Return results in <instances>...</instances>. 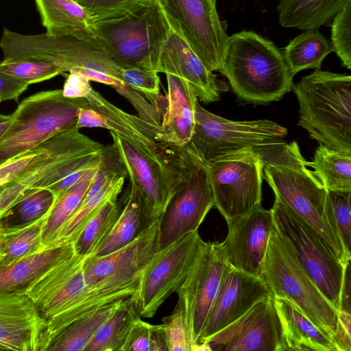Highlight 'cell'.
<instances>
[{"label": "cell", "instance_id": "obj_1", "mask_svg": "<svg viewBox=\"0 0 351 351\" xmlns=\"http://www.w3.org/2000/svg\"><path fill=\"white\" fill-rule=\"evenodd\" d=\"M0 47L3 59L28 58L50 62L62 73L78 71L89 81L110 86L131 104L137 115L154 125L160 124L155 107L123 82L122 68L113 61L90 27L69 34L35 35L4 28Z\"/></svg>", "mask_w": 351, "mask_h": 351}, {"label": "cell", "instance_id": "obj_2", "mask_svg": "<svg viewBox=\"0 0 351 351\" xmlns=\"http://www.w3.org/2000/svg\"><path fill=\"white\" fill-rule=\"evenodd\" d=\"M219 71L239 98L256 104L278 101L293 86L282 53L273 42L252 31L228 36Z\"/></svg>", "mask_w": 351, "mask_h": 351}, {"label": "cell", "instance_id": "obj_3", "mask_svg": "<svg viewBox=\"0 0 351 351\" xmlns=\"http://www.w3.org/2000/svg\"><path fill=\"white\" fill-rule=\"evenodd\" d=\"M308 164L299 149L280 162L263 163V175L275 199L313 229L345 265L350 261L351 254L337 232L328 190L306 167Z\"/></svg>", "mask_w": 351, "mask_h": 351}, {"label": "cell", "instance_id": "obj_4", "mask_svg": "<svg viewBox=\"0 0 351 351\" xmlns=\"http://www.w3.org/2000/svg\"><path fill=\"white\" fill-rule=\"evenodd\" d=\"M298 125L328 147L351 150V76L315 69L293 86Z\"/></svg>", "mask_w": 351, "mask_h": 351}, {"label": "cell", "instance_id": "obj_5", "mask_svg": "<svg viewBox=\"0 0 351 351\" xmlns=\"http://www.w3.org/2000/svg\"><path fill=\"white\" fill-rule=\"evenodd\" d=\"M90 27L118 66L158 73L171 29L158 2L149 0L124 14L95 20Z\"/></svg>", "mask_w": 351, "mask_h": 351}, {"label": "cell", "instance_id": "obj_6", "mask_svg": "<svg viewBox=\"0 0 351 351\" xmlns=\"http://www.w3.org/2000/svg\"><path fill=\"white\" fill-rule=\"evenodd\" d=\"M287 134V129L274 121L228 120L196 104L191 141L206 162L246 149L259 154L263 163L280 162L298 147L284 140Z\"/></svg>", "mask_w": 351, "mask_h": 351}, {"label": "cell", "instance_id": "obj_7", "mask_svg": "<svg viewBox=\"0 0 351 351\" xmlns=\"http://www.w3.org/2000/svg\"><path fill=\"white\" fill-rule=\"evenodd\" d=\"M83 108H90L85 97H66L61 89L25 98L0 137V165L60 132L75 128Z\"/></svg>", "mask_w": 351, "mask_h": 351}, {"label": "cell", "instance_id": "obj_8", "mask_svg": "<svg viewBox=\"0 0 351 351\" xmlns=\"http://www.w3.org/2000/svg\"><path fill=\"white\" fill-rule=\"evenodd\" d=\"M174 191L160 217V247L197 230L214 206L208 165L191 141L180 147L173 165Z\"/></svg>", "mask_w": 351, "mask_h": 351}, {"label": "cell", "instance_id": "obj_9", "mask_svg": "<svg viewBox=\"0 0 351 351\" xmlns=\"http://www.w3.org/2000/svg\"><path fill=\"white\" fill-rule=\"evenodd\" d=\"M259 277L274 297L291 301L335 341L338 312L304 270L275 226Z\"/></svg>", "mask_w": 351, "mask_h": 351}, {"label": "cell", "instance_id": "obj_10", "mask_svg": "<svg viewBox=\"0 0 351 351\" xmlns=\"http://www.w3.org/2000/svg\"><path fill=\"white\" fill-rule=\"evenodd\" d=\"M274 226L304 270L338 312L343 267L322 238L275 199Z\"/></svg>", "mask_w": 351, "mask_h": 351}, {"label": "cell", "instance_id": "obj_11", "mask_svg": "<svg viewBox=\"0 0 351 351\" xmlns=\"http://www.w3.org/2000/svg\"><path fill=\"white\" fill-rule=\"evenodd\" d=\"M207 165L214 206L226 222L261 205L263 161L259 154L241 150Z\"/></svg>", "mask_w": 351, "mask_h": 351}, {"label": "cell", "instance_id": "obj_12", "mask_svg": "<svg viewBox=\"0 0 351 351\" xmlns=\"http://www.w3.org/2000/svg\"><path fill=\"white\" fill-rule=\"evenodd\" d=\"M202 242L197 230L193 231L154 255L131 296L141 317H154L165 300L181 287Z\"/></svg>", "mask_w": 351, "mask_h": 351}, {"label": "cell", "instance_id": "obj_13", "mask_svg": "<svg viewBox=\"0 0 351 351\" xmlns=\"http://www.w3.org/2000/svg\"><path fill=\"white\" fill-rule=\"evenodd\" d=\"M172 28L210 71L223 63L228 36L212 0H162Z\"/></svg>", "mask_w": 351, "mask_h": 351}, {"label": "cell", "instance_id": "obj_14", "mask_svg": "<svg viewBox=\"0 0 351 351\" xmlns=\"http://www.w3.org/2000/svg\"><path fill=\"white\" fill-rule=\"evenodd\" d=\"M90 108H80L76 128L107 129L157 162L170 164L178 147L161 140L160 125L127 113L107 101L91 86L84 97Z\"/></svg>", "mask_w": 351, "mask_h": 351}, {"label": "cell", "instance_id": "obj_15", "mask_svg": "<svg viewBox=\"0 0 351 351\" xmlns=\"http://www.w3.org/2000/svg\"><path fill=\"white\" fill-rule=\"evenodd\" d=\"M227 267L219 243L203 241L193 263L177 290L190 343H197Z\"/></svg>", "mask_w": 351, "mask_h": 351}, {"label": "cell", "instance_id": "obj_16", "mask_svg": "<svg viewBox=\"0 0 351 351\" xmlns=\"http://www.w3.org/2000/svg\"><path fill=\"white\" fill-rule=\"evenodd\" d=\"M160 219L123 247L102 256H87L84 269L95 287L111 289L137 282L160 250Z\"/></svg>", "mask_w": 351, "mask_h": 351}, {"label": "cell", "instance_id": "obj_17", "mask_svg": "<svg viewBox=\"0 0 351 351\" xmlns=\"http://www.w3.org/2000/svg\"><path fill=\"white\" fill-rule=\"evenodd\" d=\"M205 343L211 351H285L281 324L273 295L258 301Z\"/></svg>", "mask_w": 351, "mask_h": 351}, {"label": "cell", "instance_id": "obj_18", "mask_svg": "<svg viewBox=\"0 0 351 351\" xmlns=\"http://www.w3.org/2000/svg\"><path fill=\"white\" fill-rule=\"evenodd\" d=\"M227 224V237L220 243L226 265L259 277L274 227L271 210L259 205Z\"/></svg>", "mask_w": 351, "mask_h": 351}, {"label": "cell", "instance_id": "obj_19", "mask_svg": "<svg viewBox=\"0 0 351 351\" xmlns=\"http://www.w3.org/2000/svg\"><path fill=\"white\" fill-rule=\"evenodd\" d=\"M85 258L75 254L53 267L25 291L47 322L74 307L95 287L84 271Z\"/></svg>", "mask_w": 351, "mask_h": 351}, {"label": "cell", "instance_id": "obj_20", "mask_svg": "<svg viewBox=\"0 0 351 351\" xmlns=\"http://www.w3.org/2000/svg\"><path fill=\"white\" fill-rule=\"evenodd\" d=\"M104 148L77 128L60 132L0 165V186L75 157L101 152Z\"/></svg>", "mask_w": 351, "mask_h": 351}, {"label": "cell", "instance_id": "obj_21", "mask_svg": "<svg viewBox=\"0 0 351 351\" xmlns=\"http://www.w3.org/2000/svg\"><path fill=\"white\" fill-rule=\"evenodd\" d=\"M272 293L258 276L227 265L198 342H205Z\"/></svg>", "mask_w": 351, "mask_h": 351}, {"label": "cell", "instance_id": "obj_22", "mask_svg": "<svg viewBox=\"0 0 351 351\" xmlns=\"http://www.w3.org/2000/svg\"><path fill=\"white\" fill-rule=\"evenodd\" d=\"M47 320L25 293L0 294V344L7 350L46 351Z\"/></svg>", "mask_w": 351, "mask_h": 351}, {"label": "cell", "instance_id": "obj_23", "mask_svg": "<svg viewBox=\"0 0 351 351\" xmlns=\"http://www.w3.org/2000/svg\"><path fill=\"white\" fill-rule=\"evenodd\" d=\"M113 143L127 173L154 217L158 219L173 191V164L156 161L125 140L110 133ZM178 152V151H177ZM177 153V152H176Z\"/></svg>", "mask_w": 351, "mask_h": 351}, {"label": "cell", "instance_id": "obj_24", "mask_svg": "<svg viewBox=\"0 0 351 351\" xmlns=\"http://www.w3.org/2000/svg\"><path fill=\"white\" fill-rule=\"evenodd\" d=\"M157 72L181 77L193 88L197 99L206 104L220 100V93L228 90L226 84L206 67L171 25L160 54Z\"/></svg>", "mask_w": 351, "mask_h": 351}, {"label": "cell", "instance_id": "obj_25", "mask_svg": "<svg viewBox=\"0 0 351 351\" xmlns=\"http://www.w3.org/2000/svg\"><path fill=\"white\" fill-rule=\"evenodd\" d=\"M165 75L167 94L160 95L156 107L160 116L161 140L182 147L191 141L198 99L185 80L172 73Z\"/></svg>", "mask_w": 351, "mask_h": 351}, {"label": "cell", "instance_id": "obj_26", "mask_svg": "<svg viewBox=\"0 0 351 351\" xmlns=\"http://www.w3.org/2000/svg\"><path fill=\"white\" fill-rule=\"evenodd\" d=\"M118 199L121 205L119 217L92 256H102L123 247L158 220L131 180Z\"/></svg>", "mask_w": 351, "mask_h": 351}, {"label": "cell", "instance_id": "obj_27", "mask_svg": "<svg viewBox=\"0 0 351 351\" xmlns=\"http://www.w3.org/2000/svg\"><path fill=\"white\" fill-rule=\"evenodd\" d=\"M273 298L281 324L285 351H338L334 339L291 301Z\"/></svg>", "mask_w": 351, "mask_h": 351}, {"label": "cell", "instance_id": "obj_28", "mask_svg": "<svg viewBox=\"0 0 351 351\" xmlns=\"http://www.w3.org/2000/svg\"><path fill=\"white\" fill-rule=\"evenodd\" d=\"M75 254L73 243L52 246L26 256L0 271V294L25 293L53 267Z\"/></svg>", "mask_w": 351, "mask_h": 351}, {"label": "cell", "instance_id": "obj_29", "mask_svg": "<svg viewBox=\"0 0 351 351\" xmlns=\"http://www.w3.org/2000/svg\"><path fill=\"white\" fill-rule=\"evenodd\" d=\"M350 0H280L278 22L284 27L303 31L318 29L331 23L336 14Z\"/></svg>", "mask_w": 351, "mask_h": 351}, {"label": "cell", "instance_id": "obj_30", "mask_svg": "<svg viewBox=\"0 0 351 351\" xmlns=\"http://www.w3.org/2000/svg\"><path fill=\"white\" fill-rule=\"evenodd\" d=\"M124 300L98 308L71 322L49 339L46 351H84L100 326Z\"/></svg>", "mask_w": 351, "mask_h": 351}, {"label": "cell", "instance_id": "obj_31", "mask_svg": "<svg viewBox=\"0 0 351 351\" xmlns=\"http://www.w3.org/2000/svg\"><path fill=\"white\" fill-rule=\"evenodd\" d=\"M42 25L49 34H63L89 27L93 21L74 0H35Z\"/></svg>", "mask_w": 351, "mask_h": 351}, {"label": "cell", "instance_id": "obj_32", "mask_svg": "<svg viewBox=\"0 0 351 351\" xmlns=\"http://www.w3.org/2000/svg\"><path fill=\"white\" fill-rule=\"evenodd\" d=\"M308 166L327 190L351 191V150L319 144Z\"/></svg>", "mask_w": 351, "mask_h": 351}, {"label": "cell", "instance_id": "obj_33", "mask_svg": "<svg viewBox=\"0 0 351 351\" xmlns=\"http://www.w3.org/2000/svg\"><path fill=\"white\" fill-rule=\"evenodd\" d=\"M332 51L330 43L318 29H309L290 40L282 55L293 77L302 70L320 69L323 60Z\"/></svg>", "mask_w": 351, "mask_h": 351}, {"label": "cell", "instance_id": "obj_34", "mask_svg": "<svg viewBox=\"0 0 351 351\" xmlns=\"http://www.w3.org/2000/svg\"><path fill=\"white\" fill-rule=\"evenodd\" d=\"M140 318L132 297L126 298L100 326L84 351H122L133 325Z\"/></svg>", "mask_w": 351, "mask_h": 351}, {"label": "cell", "instance_id": "obj_35", "mask_svg": "<svg viewBox=\"0 0 351 351\" xmlns=\"http://www.w3.org/2000/svg\"><path fill=\"white\" fill-rule=\"evenodd\" d=\"M125 176H120L103 187L97 193L84 199L73 215L58 232L51 247L74 243L87 222L110 198L122 192Z\"/></svg>", "mask_w": 351, "mask_h": 351}, {"label": "cell", "instance_id": "obj_36", "mask_svg": "<svg viewBox=\"0 0 351 351\" xmlns=\"http://www.w3.org/2000/svg\"><path fill=\"white\" fill-rule=\"evenodd\" d=\"M99 167L90 170L54 203L43 227L42 239L46 247H51L59 230L82 203Z\"/></svg>", "mask_w": 351, "mask_h": 351}, {"label": "cell", "instance_id": "obj_37", "mask_svg": "<svg viewBox=\"0 0 351 351\" xmlns=\"http://www.w3.org/2000/svg\"><path fill=\"white\" fill-rule=\"evenodd\" d=\"M121 212L118 197L108 199L87 222L74 244L75 254L90 256L109 234Z\"/></svg>", "mask_w": 351, "mask_h": 351}, {"label": "cell", "instance_id": "obj_38", "mask_svg": "<svg viewBox=\"0 0 351 351\" xmlns=\"http://www.w3.org/2000/svg\"><path fill=\"white\" fill-rule=\"evenodd\" d=\"M47 217L21 228H0L3 234L0 249V263L3 268L26 256L47 248L42 239L43 227Z\"/></svg>", "mask_w": 351, "mask_h": 351}, {"label": "cell", "instance_id": "obj_39", "mask_svg": "<svg viewBox=\"0 0 351 351\" xmlns=\"http://www.w3.org/2000/svg\"><path fill=\"white\" fill-rule=\"evenodd\" d=\"M53 204V196L48 189L35 190L3 213L0 228H21L47 217Z\"/></svg>", "mask_w": 351, "mask_h": 351}, {"label": "cell", "instance_id": "obj_40", "mask_svg": "<svg viewBox=\"0 0 351 351\" xmlns=\"http://www.w3.org/2000/svg\"><path fill=\"white\" fill-rule=\"evenodd\" d=\"M0 73L25 82L29 85L62 74L60 69L52 63L28 58L3 59L0 62Z\"/></svg>", "mask_w": 351, "mask_h": 351}, {"label": "cell", "instance_id": "obj_41", "mask_svg": "<svg viewBox=\"0 0 351 351\" xmlns=\"http://www.w3.org/2000/svg\"><path fill=\"white\" fill-rule=\"evenodd\" d=\"M122 351H169L162 324L138 319L133 325Z\"/></svg>", "mask_w": 351, "mask_h": 351}, {"label": "cell", "instance_id": "obj_42", "mask_svg": "<svg viewBox=\"0 0 351 351\" xmlns=\"http://www.w3.org/2000/svg\"><path fill=\"white\" fill-rule=\"evenodd\" d=\"M331 47L342 65L351 69V0L336 14L331 22Z\"/></svg>", "mask_w": 351, "mask_h": 351}, {"label": "cell", "instance_id": "obj_43", "mask_svg": "<svg viewBox=\"0 0 351 351\" xmlns=\"http://www.w3.org/2000/svg\"><path fill=\"white\" fill-rule=\"evenodd\" d=\"M328 197L339 236L351 254V191L328 190Z\"/></svg>", "mask_w": 351, "mask_h": 351}, {"label": "cell", "instance_id": "obj_44", "mask_svg": "<svg viewBox=\"0 0 351 351\" xmlns=\"http://www.w3.org/2000/svg\"><path fill=\"white\" fill-rule=\"evenodd\" d=\"M121 77L126 85L143 95L156 108L160 95L158 73L136 68H122Z\"/></svg>", "mask_w": 351, "mask_h": 351}, {"label": "cell", "instance_id": "obj_45", "mask_svg": "<svg viewBox=\"0 0 351 351\" xmlns=\"http://www.w3.org/2000/svg\"><path fill=\"white\" fill-rule=\"evenodd\" d=\"M90 16L93 21L124 14L149 0H74Z\"/></svg>", "mask_w": 351, "mask_h": 351}, {"label": "cell", "instance_id": "obj_46", "mask_svg": "<svg viewBox=\"0 0 351 351\" xmlns=\"http://www.w3.org/2000/svg\"><path fill=\"white\" fill-rule=\"evenodd\" d=\"M169 351H190V343L184 317L176 304L173 313L162 320Z\"/></svg>", "mask_w": 351, "mask_h": 351}, {"label": "cell", "instance_id": "obj_47", "mask_svg": "<svg viewBox=\"0 0 351 351\" xmlns=\"http://www.w3.org/2000/svg\"><path fill=\"white\" fill-rule=\"evenodd\" d=\"M101 161V158L94 163L82 166L69 173L60 180L46 189L52 193L54 198V203L64 191L79 182L90 170L98 167Z\"/></svg>", "mask_w": 351, "mask_h": 351}, {"label": "cell", "instance_id": "obj_48", "mask_svg": "<svg viewBox=\"0 0 351 351\" xmlns=\"http://www.w3.org/2000/svg\"><path fill=\"white\" fill-rule=\"evenodd\" d=\"M69 73L62 89L63 95L68 98L84 97L91 87L89 80L78 71Z\"/></svg>", "mask_w": 351, "mask_h": 351}, {"label": "cell", "instance_id": "obj_49", "mask_svg": "<svg viewBox=\"0 0 351 351\" xmlns=\"http://www.w3.org/2000/svg\"><path fill=\"white\" fill-rule=\"evenodd\" d=\"M29 86L25 82L0 73V102L8 100L18 101L19 96Z\"/></svg>", "mask_w": 351, "mask_h": 351}, {"label": "cell", "instance_id": "obj_50", "mask_svg": "<svg viewBox=\"0 0 351 351\" xmlns=\"http://www.w3.org/2000/svg\"><path fill=\"white\" fill-rule=\"evenodd\" d=\"M351 314L343 311L337 313V329L335 342L338 351L351 350Z\"/></svg>", "mask_w": 351, "mask_h": 351}, {"label": "cell", "instance_id": "obj_51", "mask_svg": "<svg viewBox=\"0 0 351 351\" xmlns=\"http://www.w3.org/2000/svg\"><path fill=\"white\" fill-rule=\"evenodd\" d=\"M339 311L351 314L350 261L343 267Z\"/></svg>", "mask_w": 351, "mask_h": 351}, {"label": "cell", "instance_id": "obj_52", "mask_svg": "<svg viewBox=\"0 0 351 351\" xmlns=\"http://www.w3.org/2000/svg\"><path fill=\"white\" fill-rule=\"evenodd\" d=\"M15 204L14 199L8 193L3 190L0 193V217Z\"/></svg>", "mask_w": 351, "mask_h": 351}, {"label": "cell", "instance_id": "obj_53", "mask_svg": "<svg viewBox=\"0 0 351 351\" xmlns=\"http://www.w3.org/2000/svg\"><path fill=\"white\" fill-rule=\"evenodd\" d=\"M10 119H11V118L9 120H7V121L0 123V137L1 136V135L3 134V132L5 131V130L8 128V125H10Z\"/></svg>", "mask_w": 351, "mask_h": 351}, {"label": "cell", "instance_id": "obj_54", "mask_svg": "<svg viewBox=\"0 0 351 351\" xmlns=\"http://www.w3.org/2000/svg\"><path fill=\"white\" fill-rule=\"evenodd\" d=\"M3 234L2 232V231L0 230V249H1V243H2V241H3ZM3 267L1 266V263H0V271L1 269H3Z\"/></svg>", "mask_w": 351, "mask_h": 351}, {"label": "cell", "instance_id": "obj_55", "mask_svg": "<svg viewBox=\"0 0 351 351\" xmlns=\"http://www.w3.org/2000/svg\"><path fill=\"white\" fill-rule=\"evenodd\" d=\"M6 185L7 184L0 186V193L2 192V191L4 189V188L5 187Z\"/></svg>", "mask_w": 351, "mask_h": 351}, {"label": "cell", "instance_id": "obj_56", "mask_svg": "<svg viewBox=\"0 0 351 351\" xmlns=\"http://www.w3.org/2000/svg\"><path fill=\"white\" fill-rule=\"evenodd\" d=\"M7 350V348L0 344V350Z\"/></svg>", "mask_w": 351, "mask_h": 351}, {"label": "cell", "instance_id": "obj_57", "mask_svg": "<svg viewBox=\"0 0 351 351\" xmlns=\"http://www.w3.org/2000/svg\"><path fill=\"white\" fill-rule=\"evenodd\" d=\"M155 1L159 3V2H160L162 0H155Z\"/></svg>", "mask_w": 351, "mask_h": 351}, {"label": "cell", "instance_id": "obj_58", "mask_svg": "<svg viewBox=\"0 0 351 351\" xmlns=\"http://www.w3.org/2000/svg\"><path fill=\"white\" fill-rule=\"evenodd\" d=\"M212 1H216L217 0H212Z\"/></svg>", "mask_w": 351, "mask_h": 351}]
</instances>
